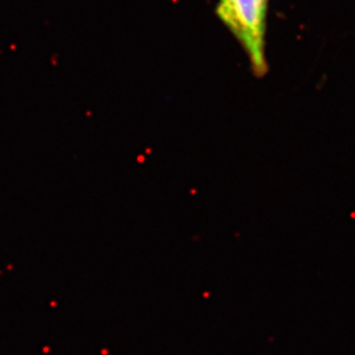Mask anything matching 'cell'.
Masks as SVG:
<instances>
[{
	"mask_svg": "<svg viewBox=\"0 0 355 355\" xmlns=\"http://www.w3.org/2000/svg\"><path fill=\"white\" fill-rule=\"evenodd\" d=\"M269 0H218L216 15L248 55L255 76L268 71L266 36Z\"/></svg>",
	"mask_w": 355,
	"mask_h": 355,
	"instance_id": "1",
	"label": "cell"
}]
</instances>
